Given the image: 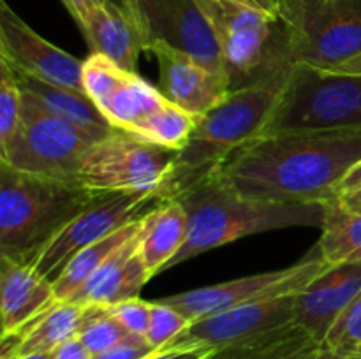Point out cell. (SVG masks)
Returning <instances> with one entry per match:
<instances>
[{
	"instance_id": "1",
	"label": "cell",
	"mask_w": 361,
	"mask_h": 359,
	"mask_svg": "<svg viewBox=\"0 0 361 359\" xmlns=\"http://www.w3.org/2000/svg\"><path fill=\"white\" fill-rule=\"evenodd\" d=\"M361 162V129L257 136L212 176L250 199L334 203L342 180Z\"/></svg>"
},
{
	"instance_id": "2",
	"label": "cell",
	"mask_w": 361,
	"mask_h": 359,
	"mask_svg": "<svg viewBox=\"0 0 361 359\" xmlns=\"http://www.w3.org/2000/svg\"><path fill=\"white\" fill-rule=\"evenodd\" d=\"M178 201L189 215V234L169 267L245 236L300 225L321 229L330 204L250 199L215 176L194 185Z\"/></svg>"
},
{
	"instance_id": "3",
	"label": "cell",
	"mask_w": 361,
	"mask_h": 359,
	"mask_svg": "<svg viewBox=\"0 0 361 359\" xmlns=\"http://www.w3.org/2000/svg\"><path fill=\"white\" fill-rule=\"evenodd\" d=\"M288 77V76H286ZM286 77L233 90L224 101L201 116L171 172L157 192V201L178 199L210 178L238 148L256 139L268 122Z\"/></svg>"
},
{
	"instance_id": "4",
	"label": "cell",
	"mask_w": 361,
	"mask_h": 359,
	"mask_svg": "<svg viewBox=\"0 0 361 359\" xmlns=\"http://www.w3.org/2000/svg\"><path fill=\"white\" fill-rule=\"evenodd\" d=\"M99 197L80 183L27 175L0 162V256L32 264L39 250Z\"/></svg>"
},
{
	"instance_id": "5",
	"label": "cell",
	"mask_w": 361,
	"mask_h": 359,
	"mask_svg": "<svg viewBox=\"0 0 361 359\" xmlns=\"http://www.w3.org/2000/svg\"><path fill=\"white\" fill-rule=\"evenodd\" d=\"M217 41L231 92L289 74L295 60L281 14L243 0H197Z\"/></svg>"
},
{
	"instance_id": "6",
	"label": "cell",
	"mask_w": 361,
	"mask_h": 359,
	"mask_svg": "<svg viewBox=\"0 0 361 359\" xmlns=\"http://www.w3.org/2000/svg\"><path fill=\"white\" fill-rule=\"evenodd\" d=\"M361 129V74L295 63L259 136Z\"/></svg>"
},
{
	"instance_id": "7",
	"label": "cell",
	"mask_w": 361,
	"mask_h": 359,
	"mask_svg": "<svg viewBox=\"0 0 361 359\" xmlns=\"http://www.w3.org/2000/svg\"><path fill=\"white\" fill-rule=\"evenodd\" d=\"M281 16L295 63L334 70L361 53V0H288Z\"/></svg>"
},
{
	"instance_id": "8",
	"label": "cell",
	"mask_w": 361,
	"mask_h": 359,
	"mask_svg": "<svg viewBox=\"0 0 361 359\" xmlns=\"http://www.w3.org/2000/svg\"><path fill=\"white\" fill-rule=\"evenodd\" d=\"M21 99L20 123L9 141L0 146V162L27 175L78 183V168L97 141L23 95Z\"/></svg>"
},
{
	"instance_id": "9",
	"label": "cell",
	"mask_w": 361,
	"mask_h": 359,
	"mask_svg": "<svg viewBox=\"0 0 361 359\" xmlns=\"http://www.w3.org/2000/svg\"><path fill=\"white\" fill-rule=\"evenodd\" d=\"M176 151L115 129L94 143L76 172L83 189L99 194L157 192L175 164Z\"/></svg>"
},
{
	"instance_id": "10",
	"label": "cell",
	"mask_w": 361,
	"mask_h": 359,
	"mask_svg": "<svg viewBox=\"0 0 361 359\" xmlns=\"http://www.w3.org/2000/svg\"><path fill=\"white\" fill-rule=\"evenodd\" d=\"M330 266L331 264L323 259L316 245L302 260L284 270L264 271V273L235 278L222 284L178 292V294L161 298L159 301L173 306L190 322H194V320L204 319L214 313L247 305V303L298 294Z\"/></svg>"
},
{
	"instance_id": "11",
	"label": "cell",
	"mask_w": 361,
	"mask_h": 359,
	"mask_svg": "<svg viewBox=\"0 0 361 359\" xmlns=\"http://www.w3.org/2000/svg\"><path fill=\"white\" fill-rule=\"evenodd\" d=\"M159 203L154 196L143 192L104 194L83 213L63 225L32 260L39 275L55 284L67 264L87 246L123 227L129 222L143 217V208Z\"/></svg>"
},
{
	"instance_id": "12",
	"label": "cell",
	"mask_w": 361,
	"mask_h": 359,
	"mask_svg": "<svg viewBox=\"0 0 361 359\" xmlns=\"http://www.w3.org/2000/svg\"><path fill=\"white\" fill-rule=\"evenodd\" d=\"M152 42H166L196 56L217 73H224L217 41L197 0H123Z\"/></svg>"
},
{
	"instance_id": "13",
	"label": "cell",
	"mask_w": 361,
	"mask_h": 359,
	"mask_svg": "<svg viewBox=\"0 0 361 359\" xmlns=\"http://www.w3.org/2000/svg\"><path fill=\"white\" fill-rule=\"evenodd\" d=\"M295 301L296 294L281 296V298L247 303L194 320L164 351L196 347L217 351L281 329L289 324H295Z\"/></svg>"
},
{
	"instance_id": "14",
	"label": "cell",
	"mask_w": 361,
	"mask_h": 359,
	"mask_svg": "<svg viewBox=\"0 0 361 359\" xmlns=\"http://www.w3.org/2000/svg\"><path fill=\"white\" fill-rule=\"evenodd\" d=\"M0 58L46 83L83 92V62L46 41L0 0Z\"/></svg>"
},
{
	"instance_id": "15",
	"label": "cell",
	"mask_w": 361,
	"mask_h": 359,
	"mask_svg": "<svg viewBox=\"0 0 361 359\" xmlns=\"http://www.w3.org/2000/svg\"><path fill=\"white\" fill-rule=\"evenodd\" d=\"M148 53L157 60L159 90L190 115L201 118L231 94L228 74L210 69L175 46L152 42Z\"/></svg>"
},
{
	"instance_id": "16",
	"label": "cell",
	"mask_w": 361,
	"mask_h": 359,
	"mask_svg": "<svg viewBox=\"0 0 361 359\" xmlns=\"http://www.w3.org/2000/svg\"><path fill=\"white\" fill-rule=\"evenodd\" d=\"M361 292V264L330 266L296 294L295 324L321 345L328 331Z\"/></svg>"
},
{
	"instance_id": "17",
	"label": "cell",
	"mask_w": 361,
	"mask_h": 359,
	"mask_svg": "<svg viewBox=\"0 0 361 359\" xmlns=\"http://www.w3.org/2000/svg\"><path fill=\"white\" fill-rule=\"evenodd\" d=\"M90 53L104 55L129 73H137L140 53L147 51V37L130 11L118 4L99 0L80 21Z\"/></svg>"
},
{
	"instance_id": "18",
	"label": "cell",
	"mask_w": 361,
	"mask_h": 359,
	"mask_svg": "<svg viewBox=\"0 0 361 359\" xmlns=\"http://www.w3.org/2000/svg\"><path fill=\"white\" fill-rule=\"evenodd\" d=\"M53 284L28 263L0 256V315L2 334L27 326L55 305Z\"/></svg>"
},
{
	"instance_id": "19",
	"label": "cell",
	"mask_w": 361,
	"mask_h": 359,
	"mask_svg": "<svg viewBox=\"0 0 361 359\" xmlns=\"http://www.w3.org/2000/svg\"><path fill=\"white\" fill-rule=\"evenodd\" d=\"M137 238L140 231L115 250L69 301L83 306H111L126 299L140 298L141 289L152 275L137 252Z\"/></svg>"
},
{
	"instance_id": "20",
	"label": "cell",
	"mask_w": 361,
	"mask_h": 359,
	"mask_svg": "<svg viewBox=\"0 0 361 359\" xmlns=\"http://www.w3.org/2000/svg\"><path fill=\"white\" fill-rule=\"evenodd\" d=\"M11 69L16 77L21 95L28 101L35 102L39 108L48 111L49 115L73 123L78 129L94 137L95 141H101L102 137L115 132V127L106 120V116L99 111L97 106L85 92L46 83V81L37 80L27 73H21L14 67H11Z\"/></svg>"
},
{
	"instance_id": "21",
	"label": "cell",
	"mask_w": 361,
	"mask_h": 359,
	"mask_svg": "<svg viewBox=\"0 0 361 359\" xmlns=\"http://www.w3.org/2000/svg\"><path fill=\"white\" fill-rule=\"evenodd\" d=\"M189 234V215L178 199L159 201L141 217L137 252L152 278L169 267Z\"/></svg>"
},
{
	"instance_id": "22",
	"label": "cell",
	"mask_w": 361,
	"mask_h": 359,
	"mask_svg": "<svg viewBox=\"0 0 361 359\" xmlns=\"http://www.w3.org/2000/svg\"><path fill=\"white\" fill-rule=\"evenodd\" d=\"M168 102L159 88L137 73L122 70L111 94L97 108L115 129L136 136L141 127Z\"/></svg>"
},
{
	"instance_id": "23",
	"label": "cell",
	"mask_w": 361,
	"mask_h": 359,
	"mask_svg": "<svg viewBox=\"0 0 361 359\" xmlns=\"http://www.w3.org/2000/svg\"><path fill=\"white\" fill-rule=\"evenodd\" d=\"M321 344L298 324L217 348L208 359H295L319 348Z\"/></svg>"
},
{
	"instance_id": "24",
	"label": "cell",
	"mask_w": 361,
	"mask_h": 359,
	"mask_svg": "<svg viewBox=\"0 0 361 359\" xmlns=\"http://www.w3.org/2000/svg\"><path fill=\"white\" fill-rule=\"evenodd\" d=\"M81 317L83 305L74 301H56L27 326L16 329L23 333L20 355L51 354L55 348L76 336Z\"/></svg>"
},
{
	"instance_id": "25",
	"label": "cell",
	"mask_w": 361,
	"mask_h": 359,
	"mask_svg": "<svg viewBox=\"0 0 361 359\" xmlns=\"http://www.w3.org/2000/svg\"><path fill=\"white\" fill-rule=\"evenodd\" d=\"M140 227L141 217L129 222V224L123 225V227L116 229L115 232H111L109 236L102 238L101 241L87 246V248L81 250L80 253H76V256L71 259V263L66 266V270H63L62 273H60V277L56 278L55 284H53L56 301H69V299H73V296L87 284L88 278L101 267V264L104 263L115 250H118L123 243H127L130 238H134V236L137 234V231H140Z\"/></svg>"
},
{
	"instance_id": "26",
	"label": "cell",
	"mask_w": 361,
	"mask_h": 359,
	"mask_svg": "<svg viewBox=\"0 0 361 359\" xmlns=\"http://www.w3.org/2000/svg\"><path fill=\"white\" fill-rule=\"evenodd\" d=\"M316 245L331 266L361 264V215L345 210L337 201L328 204Z\"/></svg>"
},
{
	"instance_id": "27",
	"label": "cell",
	"mask_w": 361,
	"mask_h": 359,
	"mask_svg": "<svg viewBox=\"0 0 361 359\" xmlns=\"http://www.w3.org/2000/svg\"><path fill=\"white\" fill-rule=\"evenodd\" d=\"M76 336L88 348V352L95 355L134 334L123 329L122 324L109 313L106 306L88 305L83 306V317Z\"/></svg>"
},
{
	"instance_id": "28",
	"label": "cell",
	"mask_w": 361,
	"mask_h": 359,
	"mask_svg": "<svg viewBox=\"0 0 361 359\" xmlns=\"http://www.w3.org/2000/svg\"><path fill=\"white\" fill-rule=\"evenodd\" d=\"M323 347L344 358H361V292L335 320Z\"/></svg>"
},
{
	"instance_id": "29",
	"label": "cell",
	"mask_w": 361,
	"mask_h": 359,
	"mask_svg": "<svg viewBox=\"0 0 361 359\" xmlns=\"http://www.w3.org/2000/svg\"><path fill=\"white\" fill-rule=\"evenodd\" d=\"M150 322L145 340L152 345L157 352L164 351L183 329H187L190 320L183 317L173 306L161 303L159 299L150 301Z\"/></svg>"
},
{
	"instance_id": "30",
	"label": "cell",
	"mask_w": 361,
	"mask_h": 359,
	"mask_svg": "<svg viewBox=\"0 0 361 359\" xmlns=\"http://www.w3.org/2000/svg\"><path fill=\"white\" fill-rule=\"evenodd\" d=\"M21 90L16 83L13 69L0 58V146L9 141L16 130L21 116Z\"/></svg>"
},
{
	"instance_id": "31",
	"label": "cell",
	"mask_w": 361,
	"mask_h": 359,
	"mask_svg": "<svg viewBox=\"0 0 361 359\" xmlns=\"http://www.w3.org/2000/svg\"><path fill=\"white\" fill-rule=\"evenodd\" d=\"M150 301H145L141 298H130L126 301H120L116 305L106 306L113 317L122 324L126 331H129L134 336H147L148 322H150Z\"/></svg>"
},
{
	"instance_id": "32",
	"label": "cell",
	"mask_w": 361,
	"mask_h": 359,
	"mask_svg": "<svg viewBox=\"0 0 361 359\" xmlns=\"http://www.w3.org/2000/svg\"><path fill=\"white\" fill-rule=\"evenodd\" d=\"M154 354H157V351L145 338L129 336L108 351L92 355V359H147Z\"/></svg>"
},
{
	"instance_id": "33",
	"label": "cell",
	"mask_w": 361,
	"mask_h": 359,
	"mask_svg": "<svg viewBox=\"0 0 361 359\" xmlns=\"http://www.w3.org/2000/svg\"><path fill=\"white\" fill-rule=\"evenodd\" d=\"M51 359H92L88 348L81 344L78 336L71 338L66 344L60 345L59 348L51 352Z\"/></svg>"
},
{
	"instance_id": "34",
	"label": "cell",
	"mask_w": 361,
	"mask_h": 359,
	"mask_svg": "<svg viewBox=\"0 0 361 359\" xmlns=\"http://www.w3.org/2000/svg\"><path fill=\"white\" fill-rule=\"evenodd\" d=\"M214 348L196 347V348H175V351H162L150 355L147 359H208Z\"/></svg>"
},
{
	"instance_id": "35",
	"label": "cell",
	"mask_w": 361,
	"mask_h": 359,
	"mask_svg": "<svg viewBox=\"0 0 361 359\" xmlns=\"http://www.w3.org/2000/svg\"><path fill=\"white\" fill-rule=\"evenodd\" d=\"M99 0H62V4L66 6V9L69 11V14L73 16V20L80 21L92 7L97 4Z\"/></svg>"
},
{
	"instance_id": "36",
	"label": "cell",
	"mask_w": 361,
	"mask_h": 359,
	"mask_svg": "<svg viewBox=\"0 0 361 359\" xmlns=\"http://www.w3.org/2000/svg\"><path fill=\"white\" fill-rule=\"evenodd\" d=\"M356 189H361V162H358V164H356L355 168L345 175V178L342 180V183L338 185L337 196H341V194H345V192H351V190H356Z\"/></svg>"
},
{
	"instance_id": "37",
	"label": "cell",
	"mask_w": 361,
	"mask_h": 359,
	"mask_svg": "<svg viewBox=\"0 0 361 359\" xmlns=\"http://www.w3.org/2000/svg\"><path fill=\"white\" fill-rule=\"evenodd\" d=\"M337 201L341 206H344L345 210L353 211V213L361 215V189L351 190V192H345L337 196Z\"/></svg>"
},
{
	"instance_id": "38",
	"label": "cell",
	"mask_w": 361,
	"mask_h": 359,
	"mask_svg": "<svg viewBox=\"0 0 361 359\" xmlns=\"http://www.w3.org/2000/svg\"><path fill=\"white\" fill-rule=\"evenodd\" d=\"M295 359H361V358H344V355L337 354V352L330 351V348H324L323 345H321V347L316 348V351L309 352V354H303Z\"/></svg>"
},
{
	"instance_id": "39",
	"label": "cell",
	"mask_w": 361,
	"mask_h": 359,
	"mask_svg": "<svg viewBox=\"0 0 361 359\" xmlns=\"http://www.w3.org/2000/svg\"><path fill=\"white\" fill-rule=\"evenodd\" d=\"M334 73H342V74H361V53L356 55L355 58L348 60L342 65L335 67Z\"/></svg>"
},
{
	"instance_id": "40",
	"label": "cell",
	"mask_w": 361,
	"mask_h": 359,
	"mask_svg": "<svg viewBox=\"0 0 361 359\" xmlns=\"http://www.w3.org/2000/svg\"><path fill=\"white\" fill-rule=\"evenodd\" d=\"M243 2L250 4V6L257 7L261 11H267L270 14H281V7H279L277 0H243Z\"/></svg>"
},
{
	"instance_id": "41",
	"label": "cell",
	"mask_w": 361,
	"mask_h": 359,
	"mask_svg": "<svg viewBox=\"0 0 361 359\" xmlns=\"http://www.w3.org/2000/svg\"><path fill=\"white\" fill-rule=\"evenodd\" d=\"M18 359H51V354H27L20 355Z\"/></svg>"
},
{
	"instance_id": "42",
	"label": "cell",
	"mask_w": 361,
	"mask_h": 359,
	"mask_svg": "<svg viewBox=\"0 0 361 359\" xmlns=\"http://www.w3.org/2000/svg\"><path fill=\"white\" fill-rule=\"evenodd\" d=\"M108 2H113V4H118V6L126 7V4H123V0H108Z\"/></svg>"
},
{
	"instance_id": "43",
	"label": "cell",
	"mask_w": 361,
	"mask_h": 359,
	"mask_svg": "<svg viewBox=\"0 0 361 359\" xmlns=\"http://www.w3.org/2000/svg\"><path fill=\"white\" fill-rule=\"evenodd\" d=\"M286 2H288V0H277L279 7H281V6H284V4H286Z\"/></svg>"
}]
</instances>
